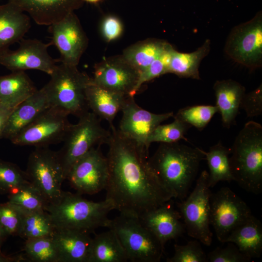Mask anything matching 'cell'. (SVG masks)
I'll return each instance as SVG.
<instances>
[{"instance_id": "2e32d148", "label": "cell", "mask_w": 262, "mask_h": 262, "mask_svg": "<svg viewBox=\"0 0 262 262\" xmlns=\"http://www.w3.org/2000/svg\"><path fill=\"white\" fill-rule=\"evenodd\" d=\"M49 26L51 43L60 53V62L77 66L87 48L88 39L74 12Z\"/></svg>"}, {"instance_id": "ba28073f", "label": "cell", "mask_w": 262, "mask_h": 262, "mask_svg": "<svg viewBox=\"0 0 262 262\" xmlns=\"http://www.w3.org/2000/svg\"><path fill=\"white\" fill-rule=\"evenodd\" d=\"M211 194L208 172L204 170L189 196L177 203L188 235L207 246L211 245L213 237L210 228Z\"/></svg>"}, {"instance_id": "8d00e7d4", "label": "cell", "mask_w": 262, "mask_h": 262, "mask_svg": "<svg viewBox=\"0 0 262 262\" xmlns=\"http://www.w3.org/2000/svg\"><path fill=\"white\" fill-rule=\"evenodd\" d=\"M25 213L9 201L0 204V223L8 236H19Z\"/></svg>"}, {"instance_id": "30bf717a", "label": "cell", "mask_w": 262, "mask_h": 262, "mask_svg": "<svg viewBox=\"0 0 262 262\" xmlns=\"http://www.w3.org/2000/svg\"><path fill=\"white\" fill-rule=\"evenodd\" d=\"M225 51L232 60L251 69L262 64V14L235 26L226 41Z\"/></svg>"}, {"instance_id": "4dcf8cb0", "label": "cell", "mask_w": 262, "mask_h": 262, "mask_svg": "<svg viewBox=\"0 0 262 262\" xmlns=\"http://www.w3.org/2000/svg\"><path fill=\"white\" fill-rule=\"evenodd\" d=\"M56 230L51 216L46 211L25 212L18 236L25 240L52 237Z\"/></svg>"}, {"instance_id": "9c48e42d", "label": "cell", "mask_w": 262, "mask_h": 262, "mask_svg": "<svg viewBox=\"0 0 262 262\" xmlns=\"http://www.w3.org/2000/svg\"><path fill=\"white\" fill-rule=\"evenodd\" d=\"M25 173L29 182L40 191L48 204L58 202L66 179L57 151L48 147H35L29 156Z\"/></svg>"}, {"instance_id": "f546056e", "label": "cell", "mask_w": 262, "mask_h": 262, "mask_svg": "<svg viewBox=\"0 0 262 262\" xmlns=\"http://www.w3.org/2000/svg\"><path fill=\"white\" fill-rule=\"evenodd\" d=\"M202 152L209 168L208 185L210 188L213 187L220 181L234 180L229 164L230 149L219 142L211 147L208 151L202 150Z\"/></svg>"}, {"instance_id": "4fadbf2b", "label": "cell", "mask_w": 262, "mask_h": 262, "mask_svg": "<svg viewBox=\"0 0 262 262\" xmlns=\"http://www.w3.org/2000/svg\"><path fill=\"white\" fill-rule=\"evenodd\" d=\"M99 147L92 148L78 160L66 177L79 194L94 195L106 188L109 176L108 163Z\"/></svg>"}, {"instance_id": "60d3db41", "label": "cell", "mask_w": 262, "mask_h": 262, "mask_svg": "<svg viewBox=\"0 0 262 262\" xmlns=\"http://www.w3.org/2000/svg\"><path fill=\"white\" fill-rule=\"evenodd\" d=\"M249 117L260 115L262 113V85L254 91L245 94L241 100L240 107Z\"/></svg>"}, {"instance_id": "f6af8a7d", "label": "cell", "mask_w": 262, "mask_h": 262, "mask_svg": "<svg viewBox=\"0 0 262 262\" xmlns=\"http://www.w3.org/2000/svg\"><path fill=\"white\" fill-rule=\"evenodd\" d=\"M7 237V235L4 231L0 223V247H1L3 243L5 241Z\"/></svg>"}, {"instance_id": "f35d334b", "label": "cell", "mask_w": 262, "mask_h": 262, "mask_svg": "<svg viewBox=\"0 0 262 262\" xmlns=\"http://www.w3.org/2000/svg\"><path fill=\"white\" fill-rule=\"evenodd\" d=\"M172 47L160 56L153 61L143 72L140 73L136 87L137 92L141 85L146 82L150 81L163 74L168 73V66L170 60Z\"/></svg>"}, {"instance_id": "7bdbcfd3", "label": "cell", "mask_w": 262, "mask_h": 262, "mask_svg": "<svg viewBox=\"0 0 262 262\" xmlns=\"http://www.w3.org/2000/svg\"><path fill=\"white\" fill-rule=\"evenodd\" d=\"M14 108L0 103V135L4 129L9 115Z\"/></svg>"}, {"instance_id": "d6986e66", "label": "cell", "mask_w": 262, "mask_h": 262, "mask_svg": "<svg viewBox=\"0 0 262 262\" xmlns=\"http://www.w3.org/2000/svg\"><path fill=\"white\" fill-rule=\"evenodd\" d=\"M40 25L50 26L82 4V0H8Z\"/></svg>"}, {"instance_id": "d590c367", "label": "cell", "mask_w": 262, "mask_h": 262, "mask_svg": "<svg viewBox=\"0 0 262 262\" xmlns=\"http://www.w3.org/2000/svg\"><path fill=\"white\" fill-rule=\"evenodd\" d=\"M25 172L16 164L0 159V194H9L29 183Z\"/></svg>"}, {"instance_id": "cb8c5ba5", "label": "cell", "mask_w": 262, "mask_h": 262, "mask_svg": "<svg viewBox=\"0 0 262 262\" xmlns=\"http://www.w3.org/2000/svg\"><path fill=\"white\" fill-rule=\"evenodd\" d=\"M31 27L30 17L13 4L0 5V51L22 39Z\"/></svg>"}, {"instance_id": "9a60e30c", "label": "cell", "mask_w": 262, "mask_h": 262, "mask_svg": "<svg viewBox=\"0 0 262 262\" xmlns=\"http://www.w3.org/2000/svg\"><path fill=\"white\" fill-rule=\"evenodd\" d=\"M140 72L122 55L103 59L95 65L93 82L109 90L134 97Z\"/></svg>"}, {"instance_id": "ac0fdd59", "label": "cell", "mask_w": 262, "mask_h": 262, "mask_svg": "<svg viewBox=\"0 0 262 262\" xmlns=\"http://www.w3.org/2000/svg\"><path fill=\"white\" fill-rule=\"evenodd\" d=\"M171 200L138 217L164 246L168 241L181 236L185 229L184 224L180 221V214L174 208Z\"/></svg>"}, {"instance_id": "7c38bea8", "label": "cell", "mask_w": 262, "mask_h": 262, "mask_svg": "<svg viewBox=\"0 0 262 262\" xmlns=\"http://www.w3.org/2000/svg\"><path fill=\"white\" fill-rule=\"evenodd\" d=\"M253 214L246 202L228 187L211 194L210 224L218 241L225 243L231 232Z\"/></svg>"}, {"instance_id": "d4e9b609", "label": "cell", "mask_w": 262, "mask_h": 262, "mask_svg": "<svg viewBox=\"0 0 262 262\" xmlns=\"http://www.w3.org/2000/svg\"><path fill=\"white\" fill-rule=\"evenodd\" d=\"M235 244L244 254L252 258H259L262 252V225L252 215L234 229L225 243Z\"/></svg>"}, {"instance_id": "83f0119b", "label": "cell", "mask_w": 262, "mask_h": 262, "mask_svg": "<svg viewBox=\"0 0 262 262\" xmlns=\"http://www.w3.org/2000/svg\"><path fill=\"white\" fill-rule=\"evenodd\" d=\"M128 256L113 230L96 234L92 238L88 262H125Z\"/></svg>"}, {"instance_id": "5b68a950", "label": "cell", "mask_w": 262, "mask_h": 262, "mask_svg": "<svg viewBox=\"0 0 262 262\" xmlns=\"http://www.w3.org/2000/svg\"><path fill=\"white\" fill-rule=\"evenodd\" d=\"M50 76L43 88L50 106L78 117L88 112L86 90L92 78L79 70L77 66L62 63L56 65Z\"/></svg>"}, {"instance_id": "ee69618b", "label": "cell", "mask_w": 262, "mask_h": 262, "mask_svg": "<svg viewBox=\"0 0 262 262\" xmlns=\"http://www.w3.org/2000/svg\"><path fill=\"white\" fill-rule=\"evenodd\" d=\"M0 247V262H17L21 260H25L23 256H7L3 254Z\"/></svg>"}, {"instance_id": "3957f363", "label": "cell", "mask_w": 262, "mask_h": 262, "mask_svg": "<svg viewBox=\"0 0 262 262\" xmlns=\"http://www.w3.org/2000/svg\"><path fill=\"white\" fill-rule=\"evenodd\" d=\"M115 210L107 199L95 202L84 198L78 193L63 191L55 204H48L45 209L50 214L56 230L72 229L88 233L100 227L108 228V215Z\"/></svg>"}, {"instance_id": "7a4b0ae2", "label": "cell", "mask_w": 262, "mask_h": 262, "mask_svg": "<svg viewBox=\"0 0 262 262\" xmlns=\"http://www.w3.org/2000/svg\"><path fill=\"white\" fill-rule=\"evenodd\" d=\"M202 149L178 142L161 143L148 158L152 172L173 198L185 199L205 160Z\"/></svg>"}, {"instance_id": "ab89813d", "label": "cell", "mask_w": 262, "mask_h": 262, "mask_svg": "<svg viewBox=\"0 0 262 262\" xmlns=\"http://www.w3.org/2000/svg\"><path fill=\"white\" fill-rule=\"evenodd\" d=\"M225 247H218L210 252L207 255L210 262H248L251 259L242 253L232 243Z\"/></svg>"}, {"instance_id": "bcb514c9", "label": "cell", "mask_w": 262, "mask_h": 262, "mask_svg": "<svg viewBox=\"0 0 262 262\" xmlns=\"http://www.w3.org/2000/svg\"><path fill=\"white\" fill-rule=\"evenodd\" d=\"M82 1H86L89 3H97L101 0H82Z\"/></svg>"}, {"instance_id": "277c9868", "label": "cell", "mask_w": 262, "mask_h": 262, "mask_svg": "<svg viewBox=\"0 0 262 262\" xmlns=\"http://www.w3.org/2000/svg\"><path fill=\"white\" fill-rule=\"evenodd\" d=\"M230 150L229 164L234 180L246 191H262V126L246 123L237 135Z\"/></svg>"}, {"instance_id": "5bb4252c", "label": "cell", "mask_w": 262, "mask_h": 262, "mask_svg": "<svg viewBox=\"0 0 262 262\" xmlns=\"http://www.w3.org/2000/svg\"><path fill=\"white\" fill-rule=\"evenodd\" d=\"M20 41L17 49L0 51V64L12 72L34 69L50 75L56 66L48 51L51 43H44L36 39Z\"/></svg>"}, {"instance_id": "b9f144b4", "label": "cell", "mask_w": 262, "mask_h": 262, "mask_svg": "<svg viewBox=\"0 0 262 262\" xmlns=\"http://www.w3.org/2000/svg\"><path fill=\"white\" fill-rule=\"evenodd\" d=\"M101 31L106 41H112L121 35L123 31V26L118 18L112 16H108L102 20Z\"/></svg>"}, {"instance_id": "74e56055", "label": "cell", "mask_w": 262, "mask_h": 262, "mask_svg": "<svg viewBox=\"0 0 262 262\" xmlns=\"http://www.w3.org/2000/svg\"><path fill=\"white\" fill-rule=\"evenodd\" d=\"M167 262H207V255L197 240L189 241L184 245H174V253Z\"/></svg>"}, {"instance_id": "8fae6325", "label": "cell", "mask_w": 262, "mask_h": 262, "mask_svg": "<svg viewBox=\"0 0 262 262\" xmlns=\"http://www.w3.org/2000/svg\"><path fill=\"white\" fill-rule=\"evenodd\" d=\"M69 115L62 110L50 106L10 141L17 146L48 147L63 142L71 124Z\"/></svg>"}, {"instance_id": "484cf974", "label": "cell", "mask_w": 262, "mask_h": 262, "mask_svg": "<svg viewBox=\"0 0 262 262\" xmlns=\"http://www.w3.org/2000/svg\"><path fill=\"white\" fill-rule=\"evenodd\" d=\"M37 89L24 71L0 76V103L15 108Z\"/></svg>"}, {"instance_id": "e575fe53", "label": "cell", "mask_w": 262, "mask_h": 262, "mask_svg": "<svg viewBox=\"0 0 262 262\" xmlns=\"http://www.w3.org/2000/svg\"><path fill=\"white\" fill-rule=\"evenodd\" d=\"M217 112L215 105H197L181 108L173 117L202 131Z\"/></svg>"}, {"instance_id": "8992f818", "label": "cell", "mask_w": 262, "mask_h": 262, "mask_svg": "<svg viewBox=\"0 0 262 262\" xmlns=\"http://www.w3.org/2000/svg\"><path fill=\"white\" fill-rule=\"evenodd\" d=\"M108 228L116 234L129 261L158 262L161 259L164 246L138 217L120 213L110 220Z\"/></svg>"}, {"instance_id": "f1b7e54d", "label": "cell", "mask_w": 262, "mask_h": 262, "mask_svg": "<svg viewBox=\"0 0 262 262\" xmlns=\"http://www.w3.org/2000/svg\"><path fill=\"white\" fill-rule=\"evenodd\" d=\"M210 46V40L208 39L192 52H180L174 49L171 54L168 73L181 78L199 80V66L202 60L209 53Z\"/></svg>"}, {"instance_id": "e0dca14e", "label": "cell", "mask_w": 262, "mask_h": 262, "mask_svg": "<svg viewBox=\"0 0 262 262\" xmlns=\"http://www.w3.org/2000/svg\"><path fill=\"white\" fill-rule=\"evenodd\" d=\"M121 111L122 116L118 130L148 152V135L157 126L174 115L173 112L156 114L144 110L131 96L126 98Z\"/></svg>"}, {"instance_id": "52a82bcc", "label": "cell", "mask_w": 262, "mask_h": 262, "mask_svg": "<svg viewBox=\"0 0 262 262\" xmlns=\"http://www.w3.org/2000/svg\"><path fill=\"white\" fill-rule=\"evenodd\" d=\"M79 118L76 124H71L62 147L57 151L66 180L78 160L96 146L107 144L111 135L93 113L88 112Z\"/></svg>"}, {"instance_id": "d6a6232c", "label": "cell", "mask_w": 262, "mask_h": 262, "mask_svg": "<svg viewBox=\"0 0 262 262\" xmlns=\"http://www.w3.org/2000/svg\"><path fill=\"white\" fill-rule=\"evenodd\" d=\"M24 250L32 262H59V253L52 237L26 239Z\"/></svg>"}, {"instance_id": "4316f807", "label": "cell", "mask_w": 262, "mask_h": 262, "mask_svg": "<svg viewBox=\"0 0 262 262\" xmlns=\"http://www.w3.org/2000/svg\"><path fill=\"white\" fill-rule=\"evenodd\" d=\"M172 47L166 41L150 38L131 45L122 55L140 73Z\"/></svg>"}, {"instance_id": "44dd1931", "label": "cell", "mask_w": 262, "mask_h": 262, "mask_svg": "<svg viewBox=\"0 0 262 262\" xmlns=\"http://www.w3.org/2000/svg\"><path fill=\"white\" fill-rule=\"evenodd\" d=\"M90 233L72 229L56 230L52 239L59 262H88L92 238Z\"/></svg>"}, {"instance_id": "7402d4cb", "label": "cell", "mask_w": 262, "mask_h": 262, "mask_svg": "<svg viewBox=\"0 0 262 262\" xmlns=\"http://www.w3.org/2000/svg\"><path fill=\"white\" fill-rule=\"evenodd\" d=\"M213 88L222 125L229 128L238 115L245 88L238 82L228 79L216 81Z\"/></svg>"}, {"instance_id": "ffe728a7", "label": "cell", "mask_w": 262, "mask_h": 262, "mask_svg": "<svg viewBox=\"0 0 262 262\" xmlns=\"http://www.w3.org/2000/svg\"><path fill=\"white\" fill-rule=\"evenodd\" d=\"M50 107L43 87L17 105L9 115L0 139L11 140Z\"/></svg>"}, {"instance_id": "1f68e13d", "label": "cell", "mask_w": 262, "mask_h": 262, "mask_svg": "<svg viewBox=\"0 0 262 262\" xmlns=\"http://www.w3.org/2000/svg\"><path fill=\"white\" fill-rule=\"evenodd\" d=\"M8 201L26 213L45 210L48 205L40 191L30 182L8 195Z\"/></svg>"}, {"instance_id": "603a6c76", "label": "cell", "mask_w": 262, "mask_h": 262, "mask_svg": "<svg viewBox=\"0 0 262 262\" xmlns=\"http://www.w3.org/2000/svg\"><path fill=\"white\" fill-rule=\"evenodd\" d=\"M126 96L99 86L92 82L86 90V98L89 109L98 117L106 120L113 129V121L121 110Z\"/></svg>"}, {"instance_id": "836d02e7", "label": "cell", "mask_w": 262, "mask_h": 262, "mask_svg": "<svg viewBox=\"0 0 262 262\" xmlns=\"http://www.w3.org/2000/svg\"><path fill=\"white\" fill-rule=\"evenodd\" d=\"M190 127L188 124L176 118L169 124H160L148 135L147 147L149 148L153 142L172 143L182 139L187 141L185 135Z\"/></svg>"}, {"instance_id": "6da1fadb", "label": "cell", "mask_w": 262, "mask_h": 262, "mask_svg": "<svg viewBox=\"0 0 262 262\" xmlns=\"http://www.w3.org/2000/svg\"><path fill=\"white\" fill-rule=\"evenodd\" d=\"M107 145L109 176L105 198L115 210L139 217L173 198L151 169L145 149L115 128Z\"/></svg>"}]
</instances>
